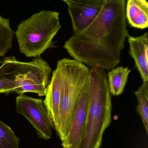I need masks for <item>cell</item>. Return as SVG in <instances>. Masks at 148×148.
Returning a JSON list of instances; mask_svg holds the SVG:
<instances>
[{
    "label": "cell",
    "mask_w": 148,
    "mask_h": 148,
    "mask_svg": "<svg viewBox=\"0 0 148 148\" xmlns=\"http://www.w3.org/2000/svg\"><path fill=\"white\" fill-rule=\"evenodd\" d=\"M125 0H106L96 19L72 36L64 48L73 58L92 68L111 70L118 65L129 35Z\"/></svg>",
    "instance_id": "6da1fadb"
},
{
    "label": "cell",
    "mask_w": 148,
    "mask_h": 148,
    "mask_svg": "<svg viewBox=\"0 0 148 148\" xmlns=\"http://www.w3.org/2000/svg\"><path fill=\"white\" fill-rule=\"evenodd\" d=\"M87 125L80 148H100L104 132L111 122L112 95L106 70L92 67L89 74Z\"/></svg>",
    "instance_id": "7a4b0ae2"
},
{
    "label": "cell",
    "mask_w": 148,
    "mask_h": 148,
    "mask_svg": "<svg viewBox=\"0 0 148 148\" xmlns=\"http://www.w3.org/2000/svg\"><path fill=\"white\" fill-rule=\"evenodd\" d=\"M61 28L59 13L43 11L21 21L14 32L20 52L27 58L40 57L53 46V40Z\"/></svg>",
    "instance_id": "3957f363"
},
{
    "label": "cell",
    "mask_w": 148,
    "mask_h": 148,
    "mask_svg": "<svg viewBox=\"0 0 148 148\" xmlns=\"http://www.w3.org/2000/svg\"><path fill=\"white\" fill-rule=\"evenodd\" d=\"M61 71V98L56 131L61 142L68 133L79 93L89 77L88 66L74 59L58 60Z\"/></svg>",
    "instance_id": "277c9868"
},
{
    "label": "cell",
    "mask_w": 148,
    "mask_h": 148,
    "mask_svg": "<svg viewBox=\"0 0 148 148\" xmlns=\"http://www.w3.org/2000/svg\"><path fill=\"white\" fill-rule=\"evenodd\" d=\"M51 73V66L41 57L29 62L19 61L14 56L6 57L0 66V76L13 79L14 92L19 94L33 92L45 96Z\"/></svg>",
    "instance_id": "5b68a950"
},
{
    "label": "cell",
    "mask_w": 148,
    "mask_h": 148,
    "mask_svg": "<svg viewBox=\"0 0 148 148\" xmlns=\"http://www.w3.org/2000/svg\"><path fill=\"white\" fill-rule=\"evenodd\" d=\"M16 112L24 116L35 129L40 138L48 140L51 138L52 127L44 100L25 94L16 98Z\"/></svg>",
    "instance_id": "8992f818"
},
{
    "label": "cell",
    "mask_w": 148,
    "mask_h": 148,
    "mask_svg": "<svg viewBox=\"0 0 148 148\" xmlns=\"http://www.w3.org/2000/svg\"><path fill=\"white\" fill-rule=\"evenodd\" d=\"M89 77L83 86L72 116L67 135L62 142L63 148H80L87 125L89 102Z\"/></svg>",
    "instance_id": "52a82bcc"
},
{
    "label": "cell",
    "mask_w": 148,
    "mask_h": 148,
    "mask_svg": "<svg viewBox=\"0 0 148 148\" xmlns=\"http://www.w3.org/2000/svg\"><path fill=\"white\" fill-rule=\"evenodd\" d=\"M67 7L73 33L90 25L98 16L106 0H62Z\"/></svg>",
    "instance_id": "ba28073f"
},
{
    "label": "cell",
    "mask_w": 148,
    "mask_h": 148,
    "mask_svg": "<svg viewBox=\"0 0 148 148\" xmlns=\"http://www.w3.org/2000/svg\"><path fill=\"white\" fill-rule=\"evenodd\" d=\"M61 71L57 63L55 70L53 72L50 83L47 86L45 98L44 100L48 112L52 128L56 130L61 98Z\"/></svg>",
    "instance_id": "9c48e42d"
},
{
    "label": "cell",
    "mask_w": 148,
    "mask_h": 148,
    "mask_svg": "<svg viewBox=\"0 0 148 148\" xmlns=\"http://www.w3.org/2000/svg\"><path fill=\"white\" fill-rule=\"evenodd\" d=\"M129 52L143 82H148V34L138 37L129 36Z\"/></svg>",
    "instance_id": "30bf717a"
},
{
    "label": "cell",
    "mask_w": 148,
    "mask_h": 148,
    "mask_svg": "<svg viewBox=\"0 0 148 148\" xmlns=\"http://www.w3.org/2000/svg\"><path fill=\"white\" fill-rule=\"evenodd\" d=\"M125 17L133 28L144 29L148 27V3L146 0H128L125 4Z\"/></svg>",
    "instance_id": "8fae6325"
},
{
    "label": "cell",
    "mask_w": 148,
    "mask_h": 148,
    "mask_svg": "<svg viewBox=\"0 0 148 148\" xmlns=\"http://www.w3.org/2000/svg\"><path fill=\"white\" fill-rule=\"evenodd\" d=\"M130 72L129 67L123 66L115 67L108 72L107 82L112 95L118 96L123 93Z\"/></svg>",
    "instance_id": "7c38bea8"
},
{
    "label": "cell",
    "mask_w": 148,
    "mask_h": 148,
    "mask_svg": "<svg viewBox=\"0 0 148 148\" xmlns=\"http://www.w3.org/2000/svg\"><path fill=\"white\" fill-rule=\"evenodd\" d=\"M14 36L10 19L0 14V57H5L12 49Z\"/></svg>",
    "instance_id": "4fadbf2b"
},
{
    "label": "cell",
    "mask_w": 148,
    "mask_h": 148,
    "mask_svg": "<svg viewBox=\"0 0 148 148\" xmlns=\"http://www.w3.org/2000/svg\"><path fill=\"white\" fill-rule=\"evenodd\" d=\"M137 100L136 111L140 116L147 134L148 133V82H143L134 92Z\"/></svg>",
    "instance_id": "5bb4252c"
},
{
    "label": "cell",
    "mask_w": 148,
    "mask_h": 148,
    "mask_svg": "<svg viewBox=\"0 0 148 148\" xmlns=\"http://www.w3.org/2000/svg\"><path fill=\"white\" fill-rule=\"evenodd\" d=\"M20 142L12 128L0 119V148H19Z\"/></svg>",
    "instance_id": "9a60e30c"
},
{
    "label": "cell",
    "mask_w": 148,
    "mask_h": 148,
    "mask_svg": "<svg viewBox=\"0 0 148 148\" xmlns=\"http://www.w3.org/2000/svg\"><path fill=\"white\" fill-rule=\"evenodd\" d=\"M15 84L13 78L0 76V93L8 95L11 92H14Z\"/></svg>",
    "instance_id": "2e32d148"
},
{
    "label": "cell",
    "mask_w": 148,
    "mask_h": 148,
    "mask_svg": "<svg viewBox=\"0 0 148 148\" xmlns=\"http://www.w3.org/2000/svg\"><path fill=\"white\" fill-rule=\"evenodd\" d=\"M2 61L1 60H0V64H1L2 63Z\"/></svg>",
    "instance_id": "e0dca14e"
}]
</instances>
